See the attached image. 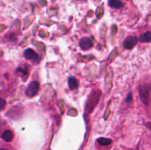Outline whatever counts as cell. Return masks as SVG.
Segmentation results:
<instances>
[{
  "label": "cell",
  "instance_id": "1",
  "mask_svg": "<svg viewBox=\"0 0 151 150\" xmlns=\"http://www.w3.org/2000/svg\"><path fill=\"white\" fill-rule=\"evenodd\" d=\"M151 92V85L149 83L142 84L139 88V93L142 101L147 105L150 101V96Z\"/></svg>",
  "mask_w": 151,
  "mask_h": 150
},
{
  "label": "cell",
  "instance_id": "2",
  "mask_svg": "<svg viewBox=\"0 0 151 150\" xmlns=\"http://www.w3.org/2000/svg\"><path fill=\"white\" fill-rule=\"evenodd\" d=\"M38 90H39V83L37 81H32L26 90L27 96L29 97L34 96L37 94Z\"/></svg>",
  "mask_w": 151,
  "mask_h": 150
},
{
  "label": "cell",
  "instance_id": "3",
  "mask_svg": "<svg viewBox=\"0 0 151 150\" xmlns=\"http://www.w3.org/2000/svg\"><path fill=\"white\" fill-rule=\"evenodd\" d=\"M138 43V38L135 36H129L125 40L123 46L126 49H132Z\"/></svg>",
  "mask_w": 151,
  "mask_h": 150
},
{
  "label": "cell",
  "instance_id": "4",
  "mask_svg": "<svg viewBox=\"0 0 151 150\" xmlns=\"http://www.w3.org/2000/svg\"><path fill=\"white\" fill-rule=\"evenodd\" d=\"M80 46L83 50H88L93 46V43L89 38L84 37L80 41Z\"/></svg>",
  "mask_w": 151,
  "mask_h": 150
},
{
  "label": "cell",
  "instance_id": "5",
  "mask_svg": "<svg viewBox=\"0 0 151 150\" xmlns=\"http://www.w3.org/2000/svg\"><path fill=\"white\" fill-rule=\"evenodd\" d=\"M24 56L27 60H30L35 61V60H38V55L34 50L31 49H27L24 51Z\"/></svg>",
  "mask_w": 151,
  "mask_h": 150
},
{
  "label": "cell",
  "instance_id": "6",
  "mask_svg": "<svg viewBox=\"0 0 151 150\" xmlns=\"http://www.w3.org/2000/svg\"><path fill=\"white\" fill-rule=\"evenodd\" d=\"M68 85H69V89L73 91V90L78 88L79 82H78V80L75 76H69V79H68Z\"/></svg>",
  "mask_w": 151,
  "mask_h": 150
},
{
  "label": "cell",
  "instance_id": "7",
  "mask_svg": "<svg viewBox=\"0 0 151 150\" xmlns=\"http://www.w3.org/2000/svg\"><path fill=\"white\" fill-rule=\"evenodd\" d=\"M1 138L6 142H10L13 139V133L10 129H7L2 133Z\"/></svg>",
  "mask_w": 151,
  "mask_h": 150
},
{
  "label": "cell",
  "instance_id": "8",
  "mask_svg": "<svg viewBox=\"0 0 151 150\" xmlns=\"http://www.w3.org/2000/svg\"><path fill=\"white\" fill-rule=\"evenodd\" d=\"M109 4L113 9H120L123 7V3L121 0H109Z\"/></svg>",
  "mask_w": 151,
  "mask_h": 150
},
{
  "label": "cell",
  "instance_id": "9",
  "mask_svg": "<svg viewBox=\"0 0 151 150\" xmlns=\"http://www.w3.org/2000/svg\"><path fill=\"white\" fill-rule=\"evenodd\" d=\"M139 41L142 43H151V32L147 31L142 34L139 38Z\"/></svg>",
  "mask_w": 151,
  "mask_h": 150
},
{
  "label": "cell",
  "instance_id": "10",
  "mask_svg": "<svg viewBox=\"0 0 151 150\" xmlns=\"http://www.w3.org/2000/svg\"><path fill=\"white\" fill-rule=\"evenodd\" d=\"M97 142H98L100 145L107 146L111 144V140L106 138H100L99 139H97Z\"/></svg>",
  "mask_w": 151,
  "mask_h": 150
},
{
  "label": "cell",
  "instance_id": "11",
  "mask_svg": "<svg viewBox=\"0 0 151 150\" xmlns=\"http://www.w3.org/2000/svg\"><path fill=\"white\" fill-rule=\"evenodd\" d=\"M6 106V101L4 99H2L1 97H0V111L2 110H4V107Z\"/></svg>",
  "mask_w": 151,
  "mask_h": 150
},
{
  "label": "cell",
  "instance_id": "12",
  "mask_svg": "<svg viewBox=\"0 0 151 150\" xmlns=\"http://www.w3.org/2000/svg\"><path fill=\"white\" fill-rule=\"evenodd\" d=\"M131 100H132V94H131V93H129L128 97H127L126 101H127V102H130Z\"/></svg>",
  "mask_w": 151,
  "mask_h": 150
},
{
  "label": "cell",
  "instance_id": "13",
  "mask_svg": "<svg viewBox=\"0 0 151 150\" xmlns=\"http://www.w3.org/2000/svg\"><path fill=\"white\" fill-rule=\"evenodd\" d=\"M0 150H7V149H4V148H3V149H0Z\"/></svg>",
  "mask_w": 151,
  "mask_h": 150
}]
</instances>
